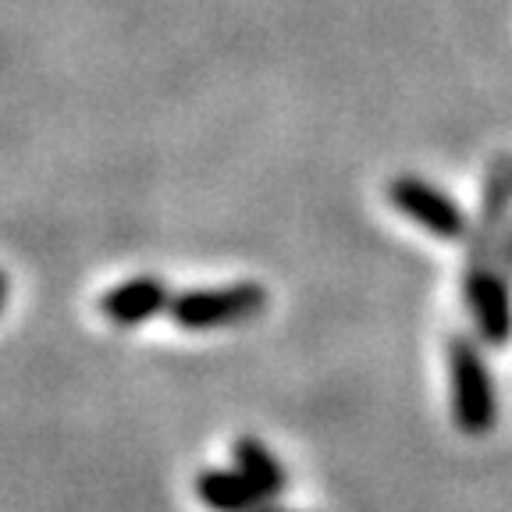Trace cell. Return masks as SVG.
I'll use <instances>...</instances> for the list:
<instances>
[{
  "label": "cell",
  "mask_w": 512,
  "mask_h": 512,
  "mask_svg": "<svg viewBox=\"0 0 512 512\" xmlns=\"http://www.w3.org/2000/svg\"><path fill=\"white\" fill-rule=\"evenodd\" d=\"M192 484H196V498L210 512H256L260 505H267L239 470H203Z\"/></svg>",
  "instance_id": "52a82bcc"
},
{
  "label": "cell",
  "mask_w": 512,
  "mask_h": 512,
  "mask_svg": "<svg viewBox=\"0 0 512 512\" xmlns=\"http://www.w3.org/2000/svg\"><path fill=\"white\" fill-rule=\"evenodd\" d=\"M509 274L495 271L491 264L466 267L463 296L470 306V317L477 324V335L488 345H505L512 338V285Z\"/></svg>",
  "instance_id": "277c9868"
},
{
  "label": "cell",
  "mask_w": 512,
  "mask_h": 512,
  "mask_svg": "<svg viewBox=\"0 0 512 512\" xmlns=\"http://www.w3.org/2000/svg\"><path fill=\"white\" fill-rule=\"evenodd\" d=\"M509 210H512V160L502 157L491 168L484 182V200H480V217L470 232V267L495 264L498 246L509 232Z\"/></svg>",
  "instance_id": "5b68a950"
},
{
  "label": "cell",
  "mask_w": 512,
  "mask_h": 512,
  "mask_svg": "<svg viewBox=\"0 0 512 512\" xmlns=\"http://www.w3.org/2000/svg\"><path fill=\"white\" fill-rule=\"evenodd\" d=\"M256 512H288V509H278V505H260Z\"/></svg>",
  "instance_id": "30bf717a"
},
{
  "label": "cell",
  "mask_w": 512,
  "mask_h": 512,
  "mask_svg": "<svg viewBox=\"0 0 512 512\" xmlns=\"http://www.w3.org/2000/svg\"><path fill=\"white\" fill-rule=\"evenodd\" d=\"M232 456H235V470H239L242 477L260 491L264 502L278 498L281 491L288 488L285 470H281V463L271 456V448H267L260 438H239L232 445Z\"/></svg>",
  "instance_id": "ba28073f"
},
{
  "label": "cell",
  "mask_w": 512,
  "mask_h": 512,
  "mask_svg": "<svg viewBox=\"0 0 512 512\" xmlns=\"http://www.w3.org/2000/svg\"><path fill=\"white\" fill-rule=\"evenodd\" d=\"M388 203H392L399 214H406L416 228H424L427 235L441 242H459L473 232L470 217L459 207L445 189L424 182L416 175H399L388 182Z\"/></svg>",
  "instance_id": "3957f363"
},
{
  "label": "cell",
  "mask_w": 512,
  "mask_h": 512,
  "mask_svg": "<svg viewBox=\"0 0 512 512\" xmlns=\"http://www.w3.org/2000/svg\"><path fill=\"white\" fill-rule=\"evenodd\" d=\"M498 267L512 278V224H509V232H505L502 246H498Z\"/></svg>",
  "instance_id": "9c48e42d"
},
{
  "label": "cell",
  "mask_w": 512,
  "mask_h": 512,
  "mask_svg": "<svg viewBox=\"0 0 512 512\" xmlns=\"http://www.w3.org/2000/svg\"><path fill=\"white\" fill-rule=\"evenodd\" d=\"M448 381H452V420L470 438L491 434L498 420V395L484 352L466 335L448 342Z\"/></svg>",
  "instance_id": "6da1fadb"
},
{
  "label": "cell",
  "mask_w": 512,
  "mask_h": 512,
  "mask_svg": "<svg viewBox=\"0 0 512 512\" xmlns=\"http://www.w3.org/2000/svg\"><path fill=\"white\" fill-rule=\"evenodd\" d=\"M267 306V288L256 281H239L224 288H192L171 296L168 317L185 331H217L235 328L260 317Z\"/></svg>",
  "instance_id": "7a4b0ae2"
},
{
  "label": "cell",
  "mask_w": 512,
  "mask_h": 512,
  "mask_svg": "<svg viewBox=\"0 0 512 512\" xmlns=\"http://www.w3.org/2000/svg\"><path fill=\"white\" fill-rule=\"evenodd\" d=\"M96 306L118 328H136V324L153 320L157 313H168L171 292L157 274H139V278H128L121 285L107 288Z\"/></svg>",
  "instance_id": "8992f818"
}]
</instances>
